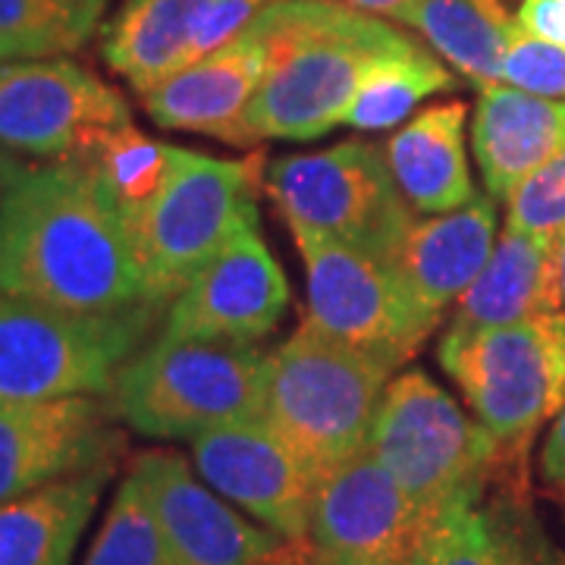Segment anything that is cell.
I'll list each match as a JSON object with an SVG mask.
<instances>
[{"mask_svg":"<svg viewBox=\"0 0 565 565\" xmlns=\"http://www.w3.org/2000/svg\"><path fill=\"white\" fill-rule=\"evenodd\" d=\"M427 531L430 522L422 509L367 446L321 481L308 544L327 553L405 565Z\"/></svg>","mask_w":565,"mask_h":565,"instance_id":"obj_16","label":"cell"},{"mask_svg":"<svg viewBox=\"0 0 565 565\" xmlns=\"http://www.w3.org/2000/svg\"><path fill=\"white\" fill-rule=\"evenodd\" d=\"M117 465L0 503V565H70Z\"/></svg>","mask_w":565,"mask_h":565,"instance_id":"obj_22","label":"cell"},{"mask_svg":"<svg viewBox=\"0 0 565 565\" xmlns=\"http://www.w3.org/2000/svg\"><path fill=\"white\" fill-rule=\"evenodd\" d=\"M132 122L114 85L73 61H0V145L35 158H88Z\"/></svg>","mask_w":565,"mask_h":565,"instance_id":"obj_11","label":"cell"},{"mask_svg":"<svg viewBox=\"0 0 565 565\" xmlns=\"http://www.w3.org/2000/svg\"><path fill=\"white\" fill-rule=\"evenodd\" d=\"M541 475L550 487L565 490V405L553 418V427H550L544 449H541Z\"/></svg>","mask_w":565,"mask_h":565,"instance_id":"obj_34","label":"cell"},{"mask_svg":"<svg viewBox=\"0 0 565 565\" xmlns=\"http://www.w3.org/2000/svg\"><path fill=\"white\" fill-rule=\"evenodd\" d=\"M267 192L292 236H323L381 262L399 248L415 211L374 141H340L318 154L270 163Z\"/></svg>","mask_w":565,"mask_h":565,"instance_id":"obj_9","label":"cell"},{"mask_svg":"<svg viewBox=\"0 0 565 565\" xmlns=\"http://www.w3.org/2000/svg\"><path fill=\"white\" fill-rule=\"evenodd\" d=\"M154 315L158 305L79 315L0 296V405L104 396Z\"/></svg>","mask_w":565,"mask_h":565,"instance_id":"obj_7","label":"cell"},{"mask_svg":"<svg viewBox=\"0 0 565 565\" xmlns=\"http://www.w3.org/2000/svg\"><path fill=\"white\" fill-rule=\"evenodd\" d=\"M515 20L531 35L565 47V0H522Z\"/></svg>","mask_w":565,"mask_h":565,"instance_id":"obj_33","label":"cell"},{"mask_svg":"<svg viewBox=\"0 0 565 565\" xmlns=\"http://www.w3.org/2000/svg\"><path fill=\"white\" fill-rule=\"evenodd\" d=\"M563 311L556 243L505 226L475 282L456 299L446 330L475 333Z\"/></svg>","mask_w":565,"mask_h":565,"instance_id":"obj_20","label":"cell"},{"mask_svg":"<svg viewBox=\"0 0 565 565\" xmlns=\"http://www.w3.org/2000/svg\"><path fill=\"white\" fill-rule=\"evenodd\" d=\"M252 25L267 47V70L248 107L255 141H308L343 126L364 76L422 47L340 0H277Z\"/></svg>","mask_w":565,"mask_h":565,"instance_id":"obj_2","label":"cell"},{"mask_svg":"<svg viewBox=\"0 0 565 565\" xmlns=\"http://www.w3.org/2000/svg\"><path fill=\"white\" fill-rule=\"evenodd\" d=\"M340 3H349L355 10H364V13H384V17H396L403 7H408L412 0H340Z\"/></svg>","mask_w":565,"mask_h":565,"instance_id":"obj_36","label":"cell"},{"mask_svg":"<svg viewBox=\"0 0 565 565\" xmlns=\"http://www.w3.org/2000/svg\"><path fill=\"white\" fill-rule=\"evenodd\" d=\"M478 88L500 82L515 20L500 0H412L396 17Z\"/></svg>","mask_w":565,"mask_h":565,"instance_id":"obj_25","label":"cell"},{"mask_svg":"<svg viewBox=\"0 0 565 565\" xmlns=\"http://www.w3.org/2000/svg\"><path fill=\"white\" fill-rule=\"evenodd\" d=\"M471 151L490 199L505 202L519 182L565 151V102L505 82L484 85L471 122Z\"/></svg>","mask_w":565,"mask_h":565,"instance_id":"obj_19","label":"cell"},{"mask_svg":"<svg viewBox=\"0 0 565 565\" xmlns=\"http://www.w3.org/2000/svg\"><path fill=\"white\" fill-rule=\"evenodd\" d=\"M308 270V321L333 340L399 371L434 333L393 267L352 245L296 236Z\"/></svg>","mask_w":565,"mask_h":565,"instance_id":"obj_10","label":"cell"},{"mask_svg":"<svg viewBox=\"0 0 565 565\" xmlns=\"http://www.w3.org/2000/svg\"><path fill=\"white\" fill-rule=\"evenodd\" d=\"M192 465L204 484L282 541H308L321 478L264 415L192 440Z\"/></svg>","mask_w":565,"mask_h":565,"instance_id":"obj_12","label":"cell"},{"mask_svg":"<svg viewBox=\"0 0 565 565\" xmlns=\"http://www.w3.org/2000/svg\"><path fill=\"white\" fill-rule=\"evenodd\" d=\"M126 434L104 396L0 405V503L117 465Z\"/></svg>","mask_w":565,"mask_h":565,"instance_id":"obj_13","label":"cell"},{"mask_svg":"<svg viewBox=\"0 0 565 565\" xmlns=\"http://www.w3.org/2000/svg\"><path fill=\"white\" fill-rule=\"evenodd\" d=\"M497 236V207L490 195H475L456 211L412 221L403 243L386 264L393 267L408 302L415 305L430 330L481 274Z\"/></svg>","mask_w":565,"mask_h":565,"instance_id":"obj_18","label":"cell"},{"mask_svg":"<svg viewBox=\"0 0 565 565\" xmlns=\"http://www.w3.org/2000/svg\"><path fill=\"white\" fill-rule=\"evenodd\" d=\"M437 359L500 446L505 475H522L534 434L565 405L563 311L475 333L446 330Z\"/></svg>","mask_w":565,"mask_h":565,"instance_id":"obj_5","label":"cell"},{"mask_svg":"<svg viewBox=\"0 0 565 565\" xmlns=\"http://www.w3.org/2000/svg\"><path fill=\"white\" fill-rule=\"evenodd\" d=\"M456 85L452 73L424 47L377 63L359 85L355 98L349 104L343 126L362 132H384L393 129L430 95L449 92Z\"/></svg>","mask_w":565,"mask_h":565,"instance_id":"obj_27","label":"cell"},{"mask_svg":"<svg viewBox=\"0 0 565 565\" xmlns=\"http://www.w3.org/2000/svg\"><path fill=\"white\" fill-rule=\"evenodd\" d=\"M405 565H427V550H424V541H422V546H418V550H415V553L405 559Z\"/></svg>","mask_w":565,"mask_h":565,"instance_id":"obj_40","label":"cell"},{"mask_svg":"<svg viewBox=\"0 0 565 565\" xmlns=\"http://www.w3.org/2000/svg\"><path fill=\"white\" fill-rule=\"evenodd\" d=\"M107 0H0V61L63 57L95 35Z\"/></svg>","mask_w":565,"mask_h":565,"instance_id":"obj_26","label":"cell"},{"mask_svg":"<svg viewBox=\"0 0 565 565\" xmlns=\"http://www.w3.org/2000/svg\"><path fill=\"white\" fill-rule=\"evenodd\" d=\"M505 226L541 236V239H559L565 233V151L553 161L537 167L531 177L512 189L505 199Z\"/></svg>","mask_w":565,"mask_h":565,"instance_id":"obj_30","label":"cell"},{"mask_svg":"<svg viewBox=\"0 0 565 565\" xmlns=\"http://www.w3.org/2000/svg\"><path fill=\"white\" fill-rule=\"evenodd\" d=\"M211 0H129L104 29L107 66L136 92H148L192 63V39Z\"/></svg>","mask_w":565,"mask_h":565,"instance_id":"obj_24","label":"cell"},{"mask_svg":"<svg viewBox=\"0 0 565 565\" xmlns=\"http://www.w3.org/2000/svg\"><path fill=\"white\" fill-rule=\"evenodd\" d=\"M267 70V47L262 32L248 25L243 35L221 51L182 66L154 88L139 92L145 114L161 129L204 132L214 139L248 148V107Z\"/></svg>","mask_w":565,"mask_h":565,"instance_id":"obj_17","label":"cell"},{"mask_svg":"<svg viewBox=\"0 0 565 565\" xmlns=\"http://www.w3.org/2000/svg\"><path fill=\"white\" fill-rule=\"evenodd\" d=\"M258 221L255 167L177 148L161 192L132 217L145 302L170 305L185 282L230 243L245 223Z\"/></svg>","mask_w":565,"mask_h":565,"instance_id":"obj_8","label":"cell"},{"mask_svg":"<svg viewBox=\"0 0 565 565\" xmlns=\"http://www.w3.org/2000/svg\"><path fill=\"white\" fill-rule=\"evenodd\" d=\"M367 446L430 525L456 505L481 503L487 484L505 475L484 424L424 371L390 377Z\"/></svg>","mask_w":565,"mask_h":565,"instance_id":"obj_6","label":"cell"},{"mask_svg":"<svg viewBox=\"0 0 565 565\" xmlns=\"http://www.w3.org/2000/svg\"><path fill=\"white\" fill-rule=\"evenodd\" d=\"M270 3H277V0H211L204 7L199 25H195L192 63L221 51L223 44H230L236 35H243L245 29L255 22V17Z\"/></svg>","mask_w":565,"mask_h":565,"instance_id":"obj_32","label":"cell"},{"mask_svg":"<svg viewBox=\"0 0 565 565\" xmlns=\"http://www.w3.org/2000/svg\"><path fill=\"white\" fill-rule=\"evenodd\" d=\"M82 565H167L163 534L141 475L129 465Z\"/></svg>","mask_w":565,"mask_h":565,"instance_id":"obj_28","label":"cell"},{"mask_svg":"<svg viewBox=\"0 0 565 565\" xmlns=\"http://www.w3.org/2000/svg\"><path fill=\"white\" fill-rule=\"evenodd\" d=\"M267 355L258 343H211L161 333L132 352L104 393L117 422L151 440H199L262 418Z\"/></svg>","mask_w":565,"mask_h":565,"instance_id":"obj_3","label":"cell"},{"mask_svg":"<svg viewBox=\"0 0 565 565\" xmlns=\"http://www.w3.org/2000/svg\"><path fill=\"white\" fill-rule=\"evenodd\" d=\"M7 151H10V148H3V145H0V185H3L7 180H13V177L22 170V163L13 161Z\"/></svg>","mask_w":565,"mask_h":565,"instance_id":"obj_38","label":"cell"},{"mask_svg":"<svg viewBox=\"0 0 565 565\" xmlns=\"http://www.w3.org/2000/svg\"><path fill=\"white\" fill-rule=\"evenodd\" d=\"M384 154L415 214H446L478 195L465 158V104L446 102L422 110L386 139Z\"/></svg>","mask_w":565,"mask_h":565,"instance_id":"obj_21","label":"cell"},{"mask_svg":"<svg viewBox=\"0 0 565 565\" xmlns=\"http://www.w3.org/2000/svg\"><path fill=\"white\" fill-rule=\"evenodd\" d=\"M132 468L158 512L167 565H264L292 544L239 515L173 449L139 452Z\"/></svg>","mask_w":565,"mask_h":565,"instance_id":"obj_15","label":"cell"},{"mask_svg":"<svg viewBox=\"0 0 565 565\" xmlns=\"http://www.w3.org/2000/svg\"><path fill=\"white\" fill-rule=\"evenodd\" d=\"M308 556H311V544L308 541L305 544H286L274 559H267L264 565H308Z\"/></svg>","mask_w":565,"mask_h":565,"instance_id":"obj_37","label":"cell"},{"mask_svg":"<svg viewBox=\"0 0 565 565\" xmlns=\"http://www.w3.org/2000/svg\"><path fill=\"white\" fill-rule=\"evenodd\" d=\"M177 148L163 141L148 139L132 122L117 129L88 154V161L98 167L104 182L117 195V202L126 211V217H139L161 192L163 180L173 167Z\"/></svg>","mask_w":565,"mask_h":565,"instance_id":"obj_29","label":"cell"},{"mask_svg":"<svg viewBox=\"0 0 565 565\" xmlns=\"http://www.w3.org/2000/svg\"><path fill=\"white\" fill-rule=\"evenodd\" d=\"M427 565H546L550 546L519 487L444 512L424 537Z\"/></svg>","mask_w":565,"mask_h":565,"instance_id":"obj_23","label":"cell"},{"mask_svg":"<svg viewBox=\"0 0 565 565\" xmlns=\"http://www.w3.org/2000/svg\"><path fill=\"white\" fill-rule=\"evenodd\" d=\"M500 82L515 85L531 95H541V98L565 102V47H556L550 41L531 35L515 20L509 47H505Z\"/></svg>","mask_w":565,"mask_h":565,"instance_id":"obj_31","label":"cell"},{"mask_svg":"<svg viewBox=\"0 0 565 565\" xmlns=\"http://www.w3.org/2000/svg\"><path fill=\"white\" fill-rule=\"evenodd\" d=\"M308 565H386V563H377V559H362V556H345V553H327V550H315V546H311Z\"/></svg>","mask_w":565,"mask_h":565,"instance_id":"obj_35","label":"cell"},{"mask_svg":"<svg viewBox=\"0 0 565 565\" xmlns=\"http://www.w3.org/2000/svg\"><path fill=\"white\" fill-rule=\"evenodd\" d=\"M0 296L79 315L148 305L129 217L88 158L0 185Z\"/></svg>","mask_w":565,"mask_h":565,"instance_id":"obj_1","label":"cell"},{"mask_svg":"<svg viewBox=\"0 0 565 565\" xmlns=\"http://www.w3.org/2000/svg\"><path fill=\"white\" fill-rule=\"evenodd\" d=\"M289 305L280 264L258 233V221L223 245L167 305L161 333L211 343H262Z\"/></svg>","mask_w":565,"mask_h":565,"instance_id":"obj_14","label":"cell"},{"mask_svg":"<svg viewBox=\"0 0 565 565\" xmlns=\"http://www.w3.org/2000/svg\"><path fill=\"white\" fill-rule=\"evenodd\" d=\"M556 274H559V299H563L565 315V233L556 239Z\"/></svg>","mask_w":565,"mask_h":565,"instance_id":"obj_39","label":"cell"},{"mask_svg":"<svg viewBox=\"0 0 565 565\" xmlns=\"http://www.w3.org/2000/svg\"><path fill=\"white\" fill-rule=\"evenodd\" d=\"M396 371L311 321L267 355L264 418L327 478L367 449L384 390Z\"/></svg>","mask_w":565,"mask_h":565,"instance_id":"obj_4","label":"cell"}]
</instances>
